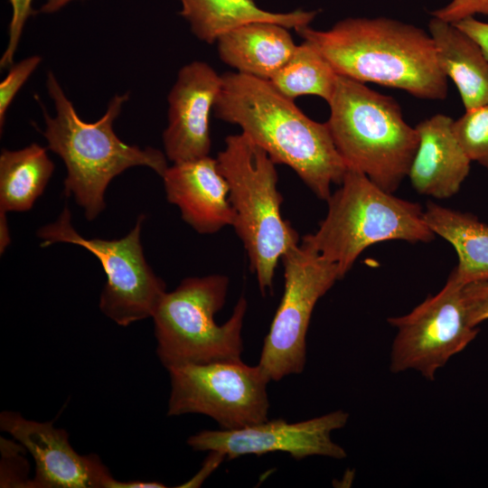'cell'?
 Here are the masks:
<instances>
[{
	"label": "cell",
	"mask_w": 488,
	"mask_h": 488,
	"mask_svg": "<svg viewBox=\"0 0 488 488\" xmlns=\"http://www.w3.org/2000/svg\"><path fill=\"white\" fill-rule=\"evenodd\" d=\"M33 0H9L12 15L8 30V43L0 60L1 68L13 64L14 56L18 47L23 27L34 11L32 7Z\"/></svg>",
	"instance_id": "obj_25"
},
{
	"label": "cell",
	"mask_w": 488,
	"mask_h": 488,
	"mask_svg": "<svg viewBox=\"0 0 488 488\" xmlns=\"http://www.w3.org/2000/svg\"><path fill=\"white\" fill-rule=\"evenodd\" d=\"M348 420L349 413L343 410L295 423L267 419L238 429L202 430L191 436L187 444L195 451L221 453L230 460L272 452L287 453L296 460L314 455L343 459L347 453L332 439V433Z\"/></svg>",
	"instance_id": "obj_12"
},
{
	"label": "cell",
	"mask_w": 488,
	"mask_h": 488,
	"mask_svg": "<svg viewBox=\"0 0 488 488\" xmlns=\"http://www.w3.org/2000/svg\"><path fill=\"white\" fill-rule=\"evenodd\" d=\"M38 55L28 57L10 68L5 79L0 84V127L5 125L7 108L15 95L25 83L31 74L41 63Z\"/></svg>",
	"instance_id": "obj_24"
},
{
	"label": "cell",
	"mask_w": 488,
	"mask_h": 488,
	"mask_svg": "<svg viewBox=\"0 0 488 488\" xmlns=\"http://www.w3.org/2000/svg\"><path fill=\"white\" fill-rule=\"evenodd\" d=\"M213 110L216 117L237 125L265 150L273 162L289 166L321 200L332 184H340L347 165L328 126L307 117L269 80L226 72Z\"/></svg>",
	"instance_id": "obj_1"
},
{
	"label": "cell",
	"mask_w": 488,
	"mask_h": 488,
	"mask_svg": "<svg viewBox=\"0 0 488 488\" xmlns=\"http://www.w3.org/2000/svg\"><path fill=\"white\" fill-rule=\"evenodd\" d=\"M454 119L436 114L415 127L418 145L408 177L418 194L446 199L456 194L471 163L453 130Z\"/></svg>",
	"instance_id": "obj_16"
},
{
	"label": "cell",
	"mask_w": 488,
	"mask_h": 488,
	"mask_svg": "<svg viewBox=\"0 0 488 488\" xmlns=\"http://www.w3.org/2000/svg\"><path fill=\"white\" fill-rule=\"evenodd\" d=\"M328 198V211L314 233L301 242L335 264L342 278L368 247L385 240L430 242L436 235L418 202L400 199L364 174L347 168Z\"/></svg>",
	"instance_id": "obj_5"
},
{
	"label": "cell",
	"mask_w": 488,
	"mask_h": 488,
	"mask_svg": "<svg viewBox=\"0 0 488 488\" xmlns=\"http://www.w3.org/2000/svg\"><path fill=\"white\" fill-rule=\"evenodd\" d=\"M429 229L448 241L458 255L449 277L464 286L488 278V224L475 215L427 202L424 211Z\"/></svg>",
	"instance_id": "obj_20"
},
{
	"label": "cell",
	"mask_w": 488,
	"mask_h": 488,
	"mask_svg": "<svg viewBox=\"0 0 488 488\" xmlns=\"http://www.w3.org/2000/svg\"><path fill=\"white\" fill-rule=\"evenodd\" d=\"M46 87L56 115L52 117L42 108L43 136L48 148L66 165L65 195L74 197L89 221L105 209L104 195L110 181L127 168L147 166L160 176L164 174L168 167L166 155L153 147L128 145L113 130V123L128 99V93L114 96L105 114L89 123L79 117L52 71L47 74Z\"/></svg>",
	"instance_id": "obj_3"
},
{
	"label": "cell",
	"mask_w": 488,
	"mask_h": 488,
	"mask_svg": "<svg viewBox=\"0 0 488 488\" xmlns=\"http://www.w3.org/2000/svg\"><path fill=\"white\" fill-rule=\"evenodd\" d=\"M337 77L338 74L323 55L310 42L304 41L269 81L290 99L314 95L328 103Z\"/></svg>",
	"instance_id": "obj_22"
},
{
	"label": "cell",
	"mask_w": 488,
	"mask_h": 488,
	"mask_svg": "<svg viewBox=\"0 0 488 488\" xmlns=\"http://www.w3.org/2000/svg\"><path fill=\"white\" fill-rule=\"evenodd\" d=\"M221 60L236 72L270 80L293 55L296 44L288 28L276 23L253 22L217 40Z\"/></svg>",
	"instance_id": "obj_17"
},
{
	"label": "cell",
	"mask_w": 488,
	"mask_h": 488,
	"mask_svg": "<svg viewBox=\"0 0 488 488\" xmlns=\"http://www.w3.org/2000/svg\"><path fill=\"white\" fill-rule=\"evenodd\" d=\"M439 67L456 86L465 110L488 104V61L455 24L434 16L428 23Z\"/></svg>",
	"instance_id": "obj_18"
},
{
	"label": "cell",
	"mask_w": 488,
	"mask_h": 488,
	"mask_svg": "<svg viewBox=\"0 0 488 488\" xmlns=\"http://www.w3.org/2000/svg\"><path fill=\"white\" fill-rule=\"evenodd\" d=\"M284 293L264 339L258 366L278 381L300 374L306 362V333L317 301L342 279L338 267L303 244L283 255Z\"/></svg>",
	"instance_id": "obj_10"
},
{
	"label": "cell",
	"mask_w": 488,
	"mask_h": 488,
	"mask_svg": "<svg viewBox=\"0 0 488 488\" xmlns=\"http://www.w3.org/2000/svg\"><path fill=\"white\" fill-rule=\"evenodd\" d=\"M145 216L122 239H85L71 224L70 211L64 208L52 223L42 227V246L57 242L81 246L100 261L107 281L99 299L101 312L121 326L152 317L166 292L165 284L147 264L140 242Z\"/></svg>",
	"instance_id": "obj_8"
},
{
	"label": "cell",
	"mask_w": 488,
	"mask_h": 488,
	"mask_svg": "<svg viewBox=\"0 0 488 488\" xmlns=\"http://www.w3.org/2000/svg\"><path fill=\"white\" fill-rule=\"evenodd\" d=\"M296 32L310 42L340 76L391 87L417 99H445L447 78L434 42L422 28L389 17H348L328 30Z\"/></svg>",
	"instance_id": "obj_2"
},
{
	"label": "cell",
	"mask_w": 488,
	"mask_h": 488,
	"mask_svg": "<svg viewBox=\"0 0 488 488\" xmlns=\"http://www.w3.org/2000/svg\"><path fill=\"white\" fill-rule=\"evenodd\" d=\"M462 286L448 277L437 294L409 313L388 319L397 329L389 358L392 372L415 371L434 380L436 371L477 336L478 327L468 321Z\"/></svg>",
	"instance_id": "obj_11"
},
{
	"label": "cell",
	"mask_w": 488,
	"mask_h": 488,
	"mask_svg": "<svg viewBox=\"0 0 488 488\" xmlns=\"http://www.w3.org/2000/svg\"><path fill=\"white\" fill-rule=\"evenodd\" d=\"M229 185L235 218L232 227L247 251L263 296L273 289L279 258L300 238L283 219L276 164L244 133L230 135L217 156Z\"/></svg>",
	"instance_id": "obj_6"
},
{
	"label": "cell",
	"mask_w": 488,
	"mask_h": 488,
	"mask_svg": "<svg viewBox=\"0 0 488 488\" xmlns=\"http://www.w3.org/2000/svg\"><path fill=\"white\" fill-rule=\"evenodd\" d=\"M54 164L36 143L0 155V215L30 210L43 192Z\"/></svg>",
	"instance_id": "obj_21"
},
{
	"label": "cell",
	"mask_w": 488,
	"mask_h": 488,
	"mask_svg": "<svg viewBox=\"0 0 488 488\" xmlns=\"http://www.w3.org/2000/svg\"><path fill=\"white\" fill-rule=\"evenodd\" d=\"M453 24H455L478 44L488 61V23L469 17Z\"/></svg>",
	"instance_id": "obj_28"
},
{
	"label": "cell",
	"mask_w": 488,
	"mask_h": 488,
	"mask_svg": "<svg viewBox=\"0 0 488 488\" xmlns=\"http://www.w3.org/2000/svg\"><path fill=\"white\" fill-rule=\"evenodd\" d=\"M171 391L168 416L197 413L222 429H238L267 420L270 380L258 365L239 361L186 363L167 369Z\"/></svg>",
	"instance_id": "obj_9"
},
{
	"label": "cell",
	"mask_w": 488,
	"mask_h": 488,
	"mask_svg": "<svg viewBox=\"0 0 488 488\" xmlns=\"http://www.w3.org/2000/svg\"><path fill=\"white\" fill-rule=\"evenodd\" d=\"M462 296L472 326L477 327L488 320V278L464 285Z\"/></svg>",
	"instance_id": "obj_26"
},
{
	"label": "cell",
	"mask_w": 488,
	"mask_h": 488,
	"mask_svg": "<svg viewBox=\"0 0 488 488\" xmlns=\"http://www.w3.org/2000/svg\"><path fill=\"white\" fill-rule=\"evenodd\" d=\"M482 14L488 17V0H451L445 6L431 12V15L450 23Z\"/></svg>",
	"instance_id": "obj_27"
},
{
	"label": "cell",
	"mask_w": 488,
	"mask_h": 488,
	"mask_svg": "<svg viewBox=\"0 0 488 488\" xmlns=\"http://www.w3.org/2000/svg\"><path fill=\"white\" fill-rule=\"evenodd\" d=\"M453 130L469 159L488 170V104L465 110Z\"/></svg>",
	"instance_id": "obj_23"
},
{
	"label": "cell",
	"mask_w": 488,
	"mask_h": 488,
	"mask_svg": "<svg viewBox=\"0 0 488 488\" xmlns=\"http://www.w3.org/2000/svg\"><path fill=\"white\" fill-rule=\"evenodd\" d=\"M73 0H45L40 11L44 14L56 13Z\"/></svg>",
	"instance_id": "obj_31"
},
{
	"label": "cell",
	"mask_w": 488,
	"mask_h": 488,
	"mask_svg": "<svg viewBox=\"0 0 488 488\" xmlns=\"http://www.w3.org/2000/svg\"><path fill=\"white\" fill-rule=\"evenodd\" d=\"M165 485L159 482H144V481H127L121 482L115 480L112 488H163Z\"/></svg>",
	"instance_id": "obj_30"
},
{
	"label": "cell",
	"mask_w": 488,
	"mask_h": 488,
	"mask_svg": "<svg viewBox=\"0 0 488 488\" xmlns=\"http://www.w3.org/2000/svg\"><path fill=\"white\" fill-rule=\"evenodd\" d=\"M222 86V76L204 61L180 69L168 95V124L163 133L166 157L174 163L209 155L210 114Z\"/></svg>",
	"instance_id": "obj_14"
},
{
	"label": "cell",
	"mask_w": 488,
	"mask_h": 488,
	"mask_svg": "<svg viewBox=\"0 0 488 488\" xmlns=\"http://www.w3.org/2000/svg\"><path fill=\"white\" fill-rule=\"evenodd\" d=\"M180 15L187 21L192 33L207 43H213L230 30L253 22L279 23L288 29L308 26L317 10L270 12L260 8L254 0H179Z\"/></svg>",
	"instance_id": "obj_19"
},
{
	"label": "cell",
	"mask_w": 488,
	"mask_h": 488,
	"mask_svg": "<svg viewBox=\"0 0 488 488\" xmlns=\"http://www.w3.org/2000/svg\"><path fill=\"white\" fill-rule=\"evenodd\" d=\"M230 280L215 274L188 277L163 296L154 314L156 353L162 364L239 361L248 303L242 296L222 324L215 314L223 307Z\"/></svg>",
	"instance_id": "obj_7"
},
{
	"label": "cell",
	"mask_w": 488,
	"mask_h": 488,
	"mask_svg": "<svg viewBox=\"0 0 488 488\" xmlns=\"http://www.w3.org/2000/svg\"><path fill=\"white\" fill-rule=\"evenodd\" d=\"M163 178L166 197L183 220L201 234H212L234 222L229 185L218 161L207 155L174 163Z\"/></svg>",
	"instance_id": "obj_15"
},
{
	"label": "cell",
	"mask_w": 488,
	"mask_h": 488,
	"mask_svg": "<svg viewBox=\"0 0 488 488\" xmlns=\"http://www.w3.org/2000/svg\"><path fill=\"white\" fill-rule=\"evenodd\" d=\"M1 429L9 433L33 457V488H112L115 478L98 455H79L67 432L51 422L23 418L16 412H2Z\"/></svg>",
	"instance_id": "obj_13"
},
{
	"label": "cell",
	"mask_w": 488,
	"mask_h": 488,
	"mask_svg": "<svg viewBox=\"0 0 488 488\" xmlns=\"http://www.w3.org/2000/svg\"><path fill=\"white\" fill-rule=\"evenodd\" d=\"M226 459V456L219 452L211 451L210 455L202 465V469L190 481L182 487H198L201 483Z\"/></svg>",
	"instance_id": "obj_29"
},
{
	"label": "cell",
	"mask_w": 488,
	"mask_h": 488,
	"mask_svg": "<svg viewBox=\"0 0 488 488\" xmlns=\"http://www.w3.org/2000/svg\"><path fill=\"white\" fill-rule=\"evenodd\" d=\"M327 104L326 124L347 168L394 193L408 176L418 145L417 129L406 122L399 103L338 75Z\"/></svg>",
	"instance_id": "obj_4"
}]
</instances>
